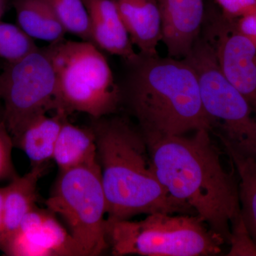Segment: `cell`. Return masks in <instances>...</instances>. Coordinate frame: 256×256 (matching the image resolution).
<instances>
[{"label":"cell","mask_w":256,"mask_h":256,"mask_svg":"<svg viewBox=\"0 0 256 256\" xmlns=\"http://www.w3.org/2000/svg\"><path fill=\"white\" fill-rule=\"evenodd\" d=\"M5 5L0 2V18H1L2 15L4 13Z\"/></svg>","instance_id":"obj_27"},{"label":"cell","mask_w":256,"mask_h":256,"mask_svg":"<svg viewBox=\"0 0 256 256\" xmlns=\"http://www.w3.org/2000/svg\"><path fill=\"white\" fill-rule=\"evenodd\" d=\"M0 99L3 120L12 138L36 116L56 112V78L46 48L5 63L0 72Z\"/></svg>","instance_id":"obj_8"},{"label":"cell","mask_w":256,"mask_h":256,"mask_svg":"<svg viewBox=\"0 0 256 256\" xmlns=\"http://www.w3.org/2000/svg\"><path fill=\"white\" fill-rule=\"evenodd\" d=\"M53 160L60 172L98 162L96 134L92 126L80 127L66 119L56 142Z\"/></svg>","instance_id":"obj_16"},{"label":"cell","mask_w":256,"mask_h":256,"mask_svg":"<svg viewBox=\"0 0 256 256\" xmlns=\"http://www.w3.org/2000/svg\"><path fill=\"white\" fill-rule=\"evenodd\" d=\"M47 165L32 166L22 176H16L5 186L3 214L4 234L1 252L5 244L16 233L20 224L37 202V184L44 174Z\"/></svg>","instance_id":"obj_14"},{"label":"cell","mask_w":256,"mask_h":256,"mask_svg":"<svg viewBox=\"0 0 256 256\" xmlns=\"http://www.w3.org/2000/svg\"><path fill=\"white\" fill-rule=\"evenodd\" d=\"M2 68H0V72H1ZM0 119L3 120V105L1 99H0Z\"/></svg>","instance_id":"obj_26"},{"label":"cell","mask_w":256,"mask_h":256,"mask_svg":"<svg viewBox=\"0 0 256 256\" xmlns=\"http://www.w3.org/2000/svg\"><path fill=\"white\" fill-rule=\"evenodd\" d=\"M222 142L240 178V214L256 246V160L239 152L228 143Z\"/></svg>","instance_id":"obj_18"},{"label":"cell","mask_w":256,"mask_h":256,"mask_svg":"<svg viewBox=\"0 0 256 256\" xmlns=\"http://www.w3.org/2000/svg\"><path fill=\"white\" fill-rule=\"evenodd\" d=\"M111 254L122 256H215L224 240L196 215L148 214L144 220H106Z\"/></svg>","instance_id":"obj_5"},{"label":"cell","mask_w":256,"mask_h":256,"mask_svg":"<svg viewBox=\"0 0 256 256\" xmlns=\"http://www.w3.org/2000/svg\"><path fill=\"white\" fill-rule=\"evenodd\" d=\"M90 24L92 43L101 50L132 60L138 53L112 0H82Z\"/></svg>","instance_id":"obj_12"},{"label":"cell","mask_w":256,"mask_h":256,"mask_svg":"<svg viewBox=\"0 0 256 256\" xmlns=\"http://www.w3.org/2000/svg\"><path fill=\"white\" fill-rule=\"evenodd\" d=\"M220 12L230 20L256 13V0H214Z\"/></svg>","instance_id":"obj_23"},{"label":"cell","mask_w":256,"mask_h":256,"mask_svg":"<svg viewBox=\"0 0 256 256\" xmlns=\"http://www.w3.org/2000/svg\"><path fill=\"white\" fill-rule=\"evenodd\" d=\"M66 114L56 112L55 116L42 114L31 120L12 137L14 146L26 154L32 166L46 164L53 160L57 138Z\"/></svg>","instance_id":"obj_15"},{"label":"cell","mask_w":256,"mask_h":256,"mask_svg":"<svg viewBox=\"0 0 256 256\" xmlns=\"http://www.w3.org/2000/svg\"><path fill=\"white\" fill-rule=\"evenodd\" d=\"M2 252L10 256H78L72 236L55 214L36 205Z\"/></svg>","instance_id":"obj_10"},{"label":"cell","mask_w":256,"mask_h":256,"mask_svg":"<svg viewBox=\"0 0 256 256\" xmlns=\"http://www.w3.org/2000/svg\"><path fill=\"white\" fill-rule=\"evenodd\" d=\"M229 244L232 245L229 256H256V246L248 232L242 214L230 224Z\"/></svg>","instance_id":"obj_21"},{"label":"cell","mask_w":256,"mask_h":256,"mask_svg":"<svg viewBox=\"0 0 256 256\" xmlns=\"http://www.w3.org/2000/svg\"><path fill=\"white\" fill-rule=\"evenodd\" d=\"M0 2H1L3 4L5 5V3H6V0H0Z\"/></svg>","instance_id":"obj_28"},{"label":"cell","mask_w":256,"mask_h":256,"mask_svg":"<svg viewBox=\"0 0 256 256\" xmlns=\"http://www.w3.org/2000/svg\"><path fill=\"white\" fill-rule=\"evenodd\" d=\"M13 146L12 138L4 120L0 119V181L6 178L12 180L18 176L12 160Z\"/></svg>","instance_id":"obj_22"},{"label":"cell","mask_w":256,"mask_h":256,"mask_svg":"<svg viewBox=\"0 0 256 256\" xmlns=\"http://www.w3.org/2000/svg\"><path fill=\"white\" fill-rule=\"evenodd\" d=\"M65 31L92 42L90 24L82 0H46Z\"/></svg>","instance_id":"obj_19"},{"label":"cell","mask_w":256,"mask_h":256,"mask_svg":"<svg viewBox=\"0 0 256 256\" xmlns=\"http://www.w3.org/2000/svg\"><path fill=\"white\" fill-rule=\"evenodd\" d=\"M124 62L126 76L119 85L121 104L137 120L143 136L212 130L196 73L186 60L139 52Z\"/></svg>","instance_id":"obj_3"},{"label":"cell","mask_w":256,"mask_h":256,"mask_svg":"<svg viewBox=\"0 0 256 256\" xmlns=\"http://www.w3.org/2000/svg\"><path fill=\"white\" fill-rule=\"evenodd\" d=\"M46 48L56 78V112H82L97 120L118 110L120 88L100 48L92 42L65 38Z\"/></svg>","instance_id":"obj_4"},{"label":"cell","mask_w":256,"mask_h":256,"mask_svg":"<svg viewBox=\"0 0 256 256\" xmlns=\"http://www.w3.org/2000/svg\"><path fill=\"white\" fill-rule=\"evenodd\" d=\"M196 73L202 106L222 142L256 160V119L246 98L222 73L214 50L203 35L183 58Z\"/></svg>","instance_id":"obj_6"},{"label":"cell","mask_w":256,"mask_h":256,"mask_svg":"<svg viewBox=\"0 0 256 256\" xmlns=\"http://www.w3.org/2000/svg\"><path fill=\"white\" fill-rule=\"evenodd\" d=\"M162 41L168 56L182 60L201 35L206 16L204 0H158Z\"/></svg>","instance_id":"obj_11"},{"label":"cell","mask_w":256,"mask_h":256,"mask_svg":"<svg viewBox=\"0 0 256 256\" xmlns=\"http://www.w3.org/2000/svg\"><path fill=\"white\" fill-rule=\"evenodd\" d=\"M98 160L107 202L108 218L166 213L196 214L168 193L156 174L146 138L124 117L94 120Z\"/></svg>","instance_id":"obj_2"},{"label":"cell","mask_w":256,"mask_h":256,"mask_svg":"<svg viewBox=\"0 0 256 256\" xmlns=\"http://www.w3.org/2000/svg\"><path fill=\"white\" fill-rule=\"evenodd\" d=\"M235 20L208 8L203 36L213 47L222 73L256 114V46L238 31Z\"/></svg>","instance_id":"obj_9"},{"label":"cell","mask_w":256,"mask_h":256,"mask_svg":"<svg viewBox=\"0 0 256 256\" xmlns=\"http://www.w3.org/2000/svg\"><path fill=\"white\" fill-rule=\"evenodd\" d=\"M133 46L140 53L158 54L162 41L161 18L158 0H112Z\"/></svg>","instance_id":"obj_13"},{"label":"cell","mask_w":256,"mask_h":256,"mask_svg":"<svg viewBox=\"0 0 256 256\" xmlns=\"http://www.w3.org/2000/svg\"><path fill=\"white\" fill-rule=\"evenodd\" d=\"M210 132L144 137L156 176L168 193L229 242L230 224L240 214L238 186L224 169Z\"/></svg>","instance_id":"obj_1"},{"label":"cell","mask_w":256,"mask_h":256,"mask_svg":"<svg viewBox=\"0 0 256 256\" xmlns=\"http://www.w3.org/2000/svg\"><path fill=\"white\" fill-rule=\"evenodd\" d=\"M235 23L238 31L256 46V13L236 20Z\"/></svg>","instance_id":"obj_24"},{"label":"cell","mask_w":256,"mask_h":256,"mask_svg":"<svg viewBox=\"0 0 256 256\" xmlns=\"http://www.w3.org/2000/svg\"><path fill=\"white\" fill-rule=\"evenodd\" d=\"M46 205L66 224L78 256H100L109 248L98 162L60 172Z\"/></svg>","instance_id":"obj_7"},{"label":"cell","mask_w":256,"mask_h":256,"mask_svg":"<svg viewBox=\"0 0 256 256\" xmlns=\"http://www.w3.org/2000/svg\"><path fill=\"white\" fill-rule=\"evenodd\" d=\"M4 188H0V250L3 242L4 234V214H3V202H4Z\"/></svg>","instance_id":"obj_25"},{"label":"cell","mask_w":256,"mask_h":256,"mask_svg":"<svg viewBox=\"0 0 256 256\" xmlns=\"http://www.w3.org/2000/svg\"><path fill=\"white\" fill-rule=\"evenodd\" d=\"M38 47L33 38L18 25L0 20V58L15 62L34 52Z\"/></svg>","instance_id":"obj_20"},{"label":"cell","mask_w":256,"mask_h":256,"mask_svg":"<svg viewBox=\"0 0 256 256\" xmlns=\"http://www.w3.org/2000/svg\"><path fill=\"white\" fill-rule=\"evenodd\" d=\"M18 26L33 40L52 44L65 38V31L46 0H12Z\"/></svg>","instance_id":"obj_17"}]
</instances>
